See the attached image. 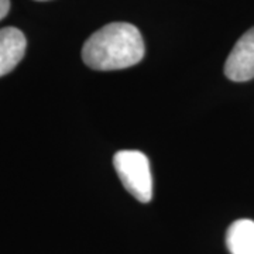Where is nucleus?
<instances>
[{
  "label": "nucleus",
  "instance_id": "obj_2",
  "mask_svg": "<svg viewBox=\"0 0 254 254\" xmlns=\"http://www.w3.org/2000/svg\"><path fill=\"white\" fill-rule=\"evenodd\" d=\"M113 165L123 187L138 202L153 198V178L147 155L137 150H123L113 157Z\"/></svg>",
  "mask_w": 254,
  "mask_h": 254
},
{
  "label": "nucleus",
  "instance_id": "obj_7",
  "mask_svg": "<svg viewBox=\"0 0 254 254\" xmlns=\"http://www.w3.org/2000/svg\"><path fill=\"white\" fill-rule=\"evenodd\" d=\"M37 1H47V0H37Z\"/></svg>",
  "mask_w": 254,
  "mask_h": 254
},
{
  "label": "nucleus",
  "instance_id": "obj_3",
  "mask_svg": "<svg viewBox=\"0 0 254 254\" xmlns=\"http://www.w3.org/2000/svg\"><path fill=\"white\" fill-rule=\"evenodd\" d=\"M225 75L235 82L254 78V27L246 31L235 44L225 64Z\"/></svg>",
  "mask_w": 254,
  "mask_h": 254
},
{
  "label": "nucleus",
  "instance_id": "obj_1",
  "mask_svg": "<svg viewBox=\"0 0 254 254\" xmlns=\"http://www.w3.org/2000/svg\"><path fill=\"white\" fill-rule=\"evenodd\" d=\"M144 51L138 28L130 23H110L85 41L82 60L92 69L116 71L140 63Z\"/></svg>",
  "mask_w": 254,
  "mask_h": 254
},
{
  "label": "nucleus",
  "instance_id": "obj_5",
  "mask_svg": "<svg viewBox=\"0 0 254 254\" xmlns=\"http://www.w3.org/2000/svg\"><path fill=\"white\" fill-rule=\"evenodd\" d=\"M226 245L232 254H254V222L240 219L226 233Z\"/></svg>",
  "mask_w": 254,
  "mask_h": 254
},
{
  "label": "nucleus",
  "instance_id": "obj_4",
  "mask_svg": "<svg viewBox=\"0 0 254 254\" xmlns=\"http://www.w3.org/2000/svg\"><path fill=\"white\" fill-rule=\"evenodd\" d=\"M27 40L16 27L0 28V76L11 72L26 54Z\"/></svg>",
  "mask_w": 254,
  "mask_h": 254
},
{
  "label": "nucleus",
  "instance_id": "obj_6",
  "mask_svg": "<svg viewBox=\"0 0 254 254\" xmlns=\"http://www.w3.org/2000/svg\"><path fill=\"white\" fill-rule=\"evenodd\" d=\"M10 10V0H0V20L7 16Z\"/></svg>",
  "mask_w": 254,
  "mask_h": 254
}]
</instances>
